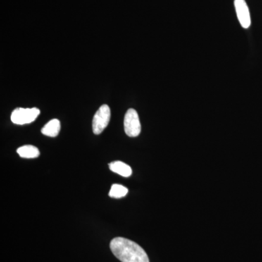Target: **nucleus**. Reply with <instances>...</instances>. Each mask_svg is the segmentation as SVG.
<instances>
[{"instance_id":"39448f33","label":"nucleus","mask_w":262,"mask_h":262,"mask_svg":"<svg viewBox=\"0 0 262 262\" xmlns=\"http://www.w3.org/2000/svg\"><path fill=\"white\" fill-rule=\"evenodd\" d=\"M234 8L241 27L248 29L251 26V20L247 3L245 0H234Z\"/></svg>"},{"instance_id":"f03ea898","label":"nucleus","mask_w":262,"mask_h":262,"mask_svg":"<svg viewBox=\"0 0 262 262\" xmlns=\"http://www.w3.org/2000/svg\"><path fill=\"white\" fill-rule=\"evenodd\" d=\"M40 111L37 108H18L12 113L11 121L16 125H25L34 122Z\"/></svg>"},{"instance_id":"6e6552de","label":"nucleus","mask_w":262,"mask_h":262,"mask_svg":"<svg viewBox=\"0 0 262 262\" xmlns=\"http://www.w3.org/2000/svg\"><path fill=\"white\" fill-rule=\"evenodd\" d=\"M17 153L20 158H36L39 156V151L38 148L32 145H24L17 149Z\"/></svg>"},{"instance_id":"1a4fd4ad","label":"nucleus","mask_w":262,"mask_h":262,"mask_svg":"<svg viewBox=\"0 0 262 262\" xmlns=\"http://www.w3.org/2000/svg\"><path fill=\"white\" fill-rule=\"evenodd\" d=\"M127 192H128V189L124 186L120 184H113L108 193V195L110 198H121L127 195Z\"/></svg>"},{"instance_id":"7ed1b4c3","label":"nucleus","mask_w":262,"mask_h":262,"mask_svg":"<svg viewBox=\"0 0 262 262\" xmlns=\"http://www.w3.org/2000/svg\"><path fill=\"white\" fill-rule=\"evenodd\" d=\"M111 117V111L110 106L106 104H103L95 114L93 119V131L96 135L101 134L103 130L107 127Z\"/></svg>"},{"instance_id":"0eeeda50","label":"nucleus","mask_w":262,"mask_h":262,"mask_svg":"<svg viewBox=\"0 0 262 262\" xmlns=\"http://www.w3.org/2000/svg\"><path fill=\"white\" fill-rule=\"evenodd\" d=\"M108 167L114 173L119 174L123 177H130L132 174V169L130 167L121 161L113 162L108 165Z\"/></svg>"},{"instance_id":"20e7f679","label":"nucleus","mask_w":262,"mask_h":262,"mask_svg":"<svg viewBox=\"0 0 262 262\" xmlns=\"http://www.w3.org/2000/svg\"><path fill=\"white\" fill-rule=\"evenodd\" d=\"M124 129L129 137H136L140 134L141 126L137 112L134 108H129L124 118Z\"/></svg>"},{"instance_id":"f257e3e1","label":"nucleus","mask_w":262,"mask_h":262,"mask_svg":"<svg viewBox=\"0 0 262 262\" xmlns=\"http://www.w3.org/2000/svg\"><path fill=\"white\" fill-rule=\"evenodd\" d=\"M110 249L122 262H149L145 251L139 245L124 237L114 238L110 243Z\"/></svg>"},{"instance_id":"423d86ee","label":"nucleus","mask_w":262,"mask_h":262,"mask_svg":"<svg viewBox=\"0 0 262 262\" xmlns=\"http://www.w3.org/2000/svg\"><path fill=\"white\" fill-rule=\"evenodd\" d=\"M60 130H61V123L59 120L58 119H53L42 127L41 132L45 136L56 137L59 134Z\"/></svg>"}]
</instances>
